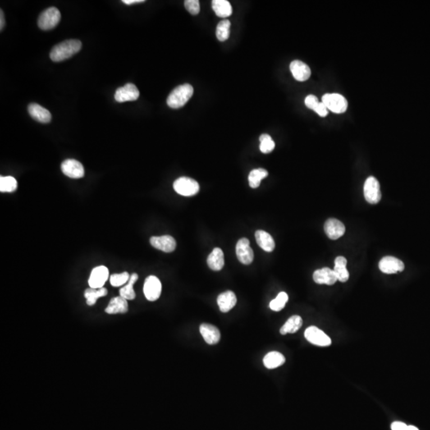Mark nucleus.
<instances>
[{"label": "nucleus", "instance_id": "1", "mask_svg": "<svg viewBox=\"0 0 430 430\" xmlns=\"http://www.w3.org/2000/svg\"><path fill=\"white\" fill-rule=\"evenodd\" d=\"M82 45L81 41L76 39L64 41L53 47L50 54V57L55 62L65 61L78 53Z\"/></svg>", "mask_w": 430, "mask_h": 430}, {"label": "nucleus", "instance_id": "2", "mask_svg": "<svg viewBox=\"0 0 430 430\" xmlns=\"http://www.w3.org/2000/svg\"><path fill=\"white\" fill-rule=\"evenodd\" d=\"M194 93L193 87L189 84H182L172 90L167 97V106L172 108L184 107Z\"/></svg>", "mask_w": 430, "mask_h": 430}, {"label": "nucleus", "instance_id": "3", "mask_svg": "<svg viewBox=\"0 0 430 430\" xmlns=\"http://www.w3.org/2000/svg\"><path fill=\"white\" fill-rule=\"evenodd\" d=\"M322 102L327 109L335 113H344L348 108V101L339 93H326L322 96Z\"/></svg>", "mask_w": 430, "mask_h": 430}, {"label": "nucleus", "instance_id": "4", "mask_svg": "<svg viewBox=\"0 0 430 430\" xmlns=\"http://www.w3.org/2000/svg\"><path fill=\"white\" fill-rule=\"evenodd\" d=\"M61 13L56 7H50L42 12L38 18V25L43 30H51L59 24Z\"/></svg>", "mask_w": 430, "mask_h": 430}, {"label": "nucleus", "instance_id": "5", "mask_svg": "<svg viewBox=\"0 0 430 430\" xmlns=\"http://www.w3.org/2000/svg\"><path fill=\"white\" fill-rule=\"evenodd\" d=\"M174 190L183 196H193L199 191V184L189 177H180L173 184Z\"/></svg>", "mask_w": 430, "mask_h": 430}, {"label": "nucleus", "instance_id": "6", "mask_svg": "<svg viewBox=\"0 0 430 430\" xmlns=\"http://www.w3.org/2000/svg\"><path fill=\"white\" fill-rule=\"evenodd\" d=\"M364 197L370 204H377L382 198L380 184L376 178H367L364 184Z\"/></svg>", "mask_w": 430, "mask_h": 430}, {"label": "nucleus", "instance_id": "7", "mask_svg": "<svg viewBox=\"0 0 430 430\" xmlns=\"http://www.w3.org/2000/svg\"><path fill=\"white\" fill-rule=\"evenodd\" d=\"M304 337L311 344L320 347H328L331 344V338L315 326H311L304 331Z\"/></svg>", "mask_w": 430, "mask_h": 430}, {"label": "nucleus", "instance_id": "8", "mask_svg": "<svg viewBox=\"0 0 430 430\" xmlns=\"http://www.w3.org/2000/svg\"><path fill=\"white\" fill-rule=\"evenodd\" d=\"M162 292V285L156 276H149L143 285V293L149 301H156L160 298Z\"/></svg>", "mask_w": 430, "mask_h": 430}, {"label": "nucleus", "instance_id": "9", "mask_svg": "<svg viewBox=\"0 0 430 430\" xmlns=\"http://www.w3.org/2000/svg\"><path fill=\"white\" fill-rule=\"evenodd\" d=\"M139 92L137 87L132 83H128L124 86L116 89L115 93V100L116 102L123 103L126 102H134L139 98Z\"/></svg>", "mask_w": 430, "mask_h": 430}, {"label": "nucleus", "instance_id": "10", "mask_svg": "<svg viewBox=\"0 0 430 430\" xmlns=\"http://www.w3.org/2000/svg\"><path fill=\"white\" fill-rule=\"evenodd\" d=\"M378 267L384 273L393 274V273L403 272L405 269V265L396 257L386 256L381 259L378 264Z\"/></svg>", "mask_w": 430, "mask_h": 430}, {"label": "nucleus", "instance_id": "11", "mask_svg": "<svg viewBox=\"0 0 430 430\" xmlns=\"http://www.w3.org/2000/svg\"><path fill=\"white\" fill-rule=\"evenodd\" d=\"M61 168L64 175L72 179H81L84 175L83 165L79 161L73 159L64 161L61 163Z\"/></svg>", "mask_w": 430, "mask_h": 430}, {"label": "nucleus", "instance_id": "12", "mask_svg": "<svg viewBox=\"0 0 430 430\" xmlns=\"http://www.w3.org/2000/svg\"><path fill=\"white\" fill-rule=\"evenodd\" d=\"M236 254L238 259L243 265H249L253 261V251L251 249L250 242L247 239H242L236 245Z\"/></svg>", "mask_w": 430, "mask_h": 430}, {"label": "nucleus", "instance_id": "13", "mask_svg": "<svg viewBox=\"0 0 430 430\" xmlns=\"http://www.w3.org/2000/svg\"><path fill=\"white\" fill-rule=\"evenodd\" d=\"M108 269L106 266H97L91 272L89 279V285L92 289L103 288L108 278Z\"/></svg>", "mask_w": 430, "mask_h": 430}, {"label": "nucleus", "instance_id": "14", "mask_svg": "<svg viewBox=\"0 0 430 430\" xmlns=\"http://www.w3.org/2000/svg\"><path fill=\"white\" fill-rule=\"evenodd\" d=\"M150 243L156 249L165 253H171L176 248V242L173 237L170 235L152 237V239H150Z\"/></svg>", "mask_w": 430, "mask_h": 430}, {"label": "nucleus", "instance_id": "15", "mask_svg": "<svg viewBox=\"0 0 430 430\" xmlns=\"http://www.w3.org/2000/svg\"><path fill=\"white\" fill-rule=\"evenodd\" d=\"M345 226L340 220L330 218L324 224V231L329 239L337 240L345 233Z\"/></svg>", "mask_w": 430, "mask_h": 430}, {"label": "nucleus", "instance_id": "16", "mask_svg": "<svg viewBox=\"0 0 430 430\" xmlns=\"http://www.w3.org/2000/svg\"><path fill=\"white\" fill-rule=\"evenodd\" d=\"M290 71L296 80L305 81L311 76L310 67L299 60L293 61L290 64Z\"/></svg>", "mask_w": 430, "mask_h": 430}, {"label": "nucleus", "instance_id": "17", "mask_svg": "<svg viewBox=\"0 0 430 430\" xmlns=\"http://www.w3.org/2000/svg\"><path fill=\"white\" fill-rule=\"evenodd\" d=\"M313 280L319 285H334L338 281L334 270L327 267L316 270L313 273Z\"/></svg>", "mask_w": 430, "mask_h": 430}, {"label": "nucleus", "instance_id": "18", "mask_svg": "<svg viewBox=\"0 0 430 430\" xmlns=\"http://www.w3.org/2000/svg\"><path fill=\"white\" fill-rule=\"evenodd\" d=\"M201 335L207 344L210 345H215L220 341L221 334L217 327L209 323H203L199 327Z\"/></svg>", "mask_w": 430, "mask_h": 430}, {"label": "nucleus", "instance_id": "19", "mask_svg": "<svg viewBox=\"0 0 430 430\" xmlns=\"http://www.w3.org/2000/svg\"><path fill=\"white\" fill-rule=\"evenodd\" d=\"M28 112L30 114V116L34 120H37L38 122L42 124H48L51 122V113L49 110L42 107V106H39L38 104L33 103L30 104L28 106Z\"/></svg>", "mask_w": 430, "mask_h": 430}, {"label": "nucleus", "instance_id": "20", "mask_svg": "<svg viewBox=\"0 0 430 430\" xmlns=\"http://www.w3.org/2000/svg\"><path fill=\"white\" fill-rule=\"evenodd\" d=\"M217 302L221 312H230L236 305V295L232 291L225 292L217 296Z\"/></svg>", "mask_w": 430, "mask_h": 430}, {"label": "nucleus", "instance_id": "21", "mask_svg": "<svg viewBox=\"0 0 430 430\" xmlns=\"http://www.w3.org/2000/svg\"><path fill=\"white\" fill-rule=\"evenodd\" d=\"M129 310V305L127 299L121 296H116L110 300L109 304L106 308L108 314H125Z\"/></svg>", "mask_w": 430, "mask_h": 430}, {"label": "nucleus", "instance_id": "22", "mask_svg": "<svg viewBox=\"0 0 430 430\" xmlns=\"http://www.w3.org/2000/svg\"><path fill=\"white\" fill-rule=\"evenodd\" d=\"M207 264L211 269L214 271H220L225 265L224 253L220 248H215L211 252L207 258Z\"/></svg>", "mask_w": 430, "mask_h": 430}, {"label": "nucleus", "instance_id": "23", "mask_svg": "<svg viewBox=\"0 0 430 430\" xmlns=\"http://www.w3.org/2000/svg\"><path fill=\"white\" fill-rule=\"evenodd\" d=\"M256 241L261 248L266 252H272L275 249V242L269 233L257 230L255 233Z\"/></svg>", "mask_w": 430, "mask_h": 430}, {"label": "nucleus", "instance_id": "24", "mask_svg": "<svg viewBox=\"0 0 430 430\" xmlns=\"http://www.w3.org/2000/svg\"><path fill=\"white\" fill-rule=\"evenodd\" d=\"M212 8L216 15L220 18H227L232 15V6L227 0H214Z\"/></svg>", "mask_w": 430, "mask_h": 430}, {"label": "nucleus", "instance_id": "25", "mask_svg": "<svg viewBox=\"0 0 430 430\" xmlns=\"http://www.w3.org/2000/svg\"><path fill=\"white\" fill-rule=\"evenodd\" d=\"M347 259L344 257H337L335 260L334 272L337 276L338 281L346 282L349 279V272L347 269Z\"/></svg>", "mask_w": 430, "mask_h": 430}, {"label": "nucleus", "instance_id": "26", "mask_svg": "<svg viewBox=\"0 0 430 430\" xmlns=\"http://www.w3.org/2000/svg\"><path fill=\"white\" fill-rule=\"evenodd\" d=\"M263 363L266 368L275 369L276 367H281L285 363V358L281 353L271 351L264 357Z\"/></svg>", "mask_w": 430, "mask_h": 430}, {"label": "nucleus", "instance_id": "27", "mask_svg": "<svg viewBox=\"0 0 430 430\" xmlns=\"http://www.w3.org/2000/svg\"><path fill=\"white\" fill-rule=\"evenodd\" d=\"M303 325V320L299 316H293L283 325L280 332L281 335H286L288 333H295Z\"/></svg>", "mask_w": 430, "mask_h": 430}, {"label": "nucleus", "instance_id": "28", "mask_svg": "<svg viewBox=\"0 0 430 430\" xmlns=\"http://www.w3.org/2000/svg\"><path fill=\"white\" fill-rule=\"evenodd\" d=\"M139 276L136 273H133L130 276L129 282L127 283L125 286L122 287L120 289V296L121 297L125 298L127 300H133L135 298V293L133 289L134 284L137 281Z\"/></svg>", "mask_w": 430, "mask_h": 430}, {"label": "nucleus", "instance_id": "29", "mask_svg": "<svg viewBox=\"0 0 430 430\" xmlns=\"http://www.w3.org/2000/svg\"><path fill=\"white\" fill-rule=\"evenodd\" d=\"M108 294V290L106 288L101 289H88L84 291V298L86 299L87 304L89 306H93L96 304L97 299L99 298L106 296Z\"/></svg>", "mask_w": 430, "mask_h": 430}, {"label": "nucleus", "instance_id": "30", "mask_svg": "<svg viewBox=\"0 0 430 430\" xmlns=\"http://www.w3.org/2000/svg\"><path fill=\"white\" fill-rule=\"evenodd\" d=\"M268 171L266 169L257 168L251 171L249 175V184L250 188L255 189L261 185L262 179L268 176Z\"/></svg>", "mask_w": 430, "mask_h": 430}, {"label": "nucleus", "instance_id": "31", "mask_svg": "<svg viewBox=\"0 0 430 430\" xmlns=\"http://www.w3.org/2000/svg\"><path fill=\"white\" fill-rule=\"evenodd\" d=\"M230 22L228 19H224L217 24L216 29V36L220 42H225L230 37Z\"/></svg>", "mask_w": 430, "mask_h": 430}, {"label": "nucleus", "instance_id": "32", "mask_svg": "<svg viewBox=\"0 0 430 430\" xmlns=\"http://www.w3.org/2000/svg\"><path fill=\"white\" fill-rule=\"evenodd\" d=\"M18 184L16 179L12 176H1L0 177V191L14 192L17 189Z\"/></svg>", "mask_w": 430, "mask_h": 430}, {"label": "nucleus", "instance_id": "33", "mask_svg": "<svg viewBox=\"0 0 430 430\" xmlns=\"http://www.w3.org/2000/svg\"><path fill=\"white\" fill-rule=\"evenodd\" d=\"M289 300V296L285 292L279 293L277 296L274 299L270 302L269 307L272 311L280 312L285 308V304Z\"/></svg>", "mask_w": 430, "mask_h": 430}, {"label": "nucleus", "instance_id": "34", "mask_svg": "<svg viewBox=\"0 0 430 430\" xmlns=\"http://www.w3.org/2000/svg\"><path fill=\"white\" fill-rule=\"evenodd\" d=\"M260 142V150L262 153L267 154L272 152V150L275 148V142L272 140V137L268 134H262L259 138Z\"/></svg>", "mask_w": 430, "mask_h": 430}, {"label": "nucleus", "instance_id": "35", "mask_svg": "<svg viewBox=\"0 0 430 430\" xmlns=\"http://www.w3.org/2000/svg\"><path fill=\"white\" fill-rule=\"evenodd\" d=\"M129 272H124L120 274H112L110 276V284L113 287H120L129 282L130 279Z\"/></svg>", "mask_w": 430, "mask_h": 430}, {"label": "nucleus", "instance_id": "36", "mask_svg": "<svg viewBox=\"0 0 430 430\" xmlns=\"http://www.w3.org/2000/svg\"><path fill=\"white\" fill-rule=\"evenodd\" d=\"M184 5L187 11L191 15H196L200 12V3L198 0H186Z\"/></svg>", "mask_w": 430, "mask_h": 430}, {"label": "nucleus", "instance_id": "37", "mask_svg": "<svg viewBox=\"0 0 430 430\" xmlns=\"http://www.w3.org/2000/svg\"><path fill=\"white\" fill-rule=\"evenodd\" d=\"M304 103H305V106L308 108H310V109L315 110V108H317V106H318V104L320 103L319 102L318 98H317L316 96L314 95H308L306 97L305 100H304Z\"/></svg>", "mask_w": 430, "mask_h": 430}, {"label": "nucleus", "instance_id": "38", "mask_svg": "<svg viewBox=\"0 0 430 430\" xmlns=\"http://www.w3.org/2000/svg\"><path fill=\"white\" fill-rule=\"evenodd\" d=\"M392 430H419L417 427L413 426H407L405 423L401 422H394L391 424Z\"/></svg>", "mask_w": 430, "mask_h": 430}, {"label": "nucleus", "instance_id": "39", "mask_svg": "<svg viewBox=\"0 0 430 430\" xmlns=\"http://www.w3.org/2000/svg\"><path fill=\"white\" fill-rule=\"evenodd\" d=\"M314 111L318 114L319 116H322V117L327 116V113H328L327 108L326 107V106L322 102H320L318 104V106L315 108Z\"/></svg>", "mask_w": 430, "mask_h": 430}, {"label": "nucleus", "instance_id": "40", "mask_svg": "<svg viewBox=\"0 0 430 430\" xmlns=\"http://www.w3.org/2000/svg\"><path fill=\"white\" fill-rule=\"evenodd\" d=\"M122 2L126 5H132L135 4V3H139V2H145V1L144 0H123Z\"/></svg>", "mask_w": 430, "mask_h": 430}, {"label": "nucleus", "instance_id": "41", "mask_svg": "<svg viewBox=\"0 0 430 430\" xmlns=\"http://www.w3.org/2000/svg\"><path fill=\"white\" fill-rule=\"evenodd\" d=\"M0 19H1V20H0V29H1V30H2L5 26L4 14H3L2 10H1V11H0Z\"/></svg>", "mask_w": 430, "mask_h": 430}]
</instances>
